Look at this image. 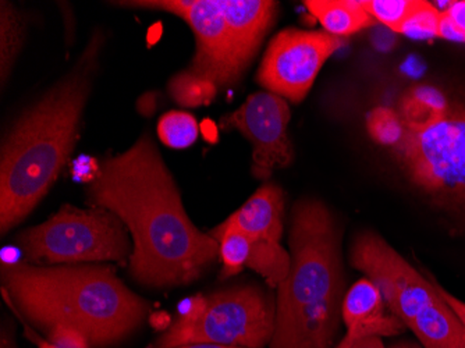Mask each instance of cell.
Masks as SVG:
<instances>
[{
	"label": "cell",
	"instance_id": "d6986e66",
	"mask_svg": "<svg viewBox=\"0 0 465 348\" xmlns=\"http://www.w3.org/2000/svg\"><path fill=\"white\" fill-rule=\"evenodd\" d=\"M446 114V104L440 94L430 88H417L403 102L404 130L414 132L435 122Z\"/></svg>",
	"mask_w": 465,
	"mask_h": 348
},
{
	"label": "cell",
	"instance_id": "ba28073f",
	"mask_svg": "<svg viewBox=\"0 0 465 348\" xmlns=\"http://www.w3.org/2000/svg\"><path fill=\"white\" fill-rule=\"evenodd\" d=\"M400 151L412 182L436 197L461 205L465 200V112L404 130Z\"/></svg>",
	"mask_w": 465,
	"mask_h": 348
},
{
	"label": "cell",
	"instance_id": "ac0fdd59",
	"mask_svg": "<svg viewBox=\"0 0 465 348\" xmlns=\"http://www.w3.org/2000/svg\"><path fill=\"white\" fill-rule=\"evenodd\" d=\"M25 38V23L15 7L7 2L0 4V77L2 85L10 77Z\"/></svg>",
	"mask_w": 465,
	"mask_h": 348
},
{
	"label": "cell",
	"instance_id": "44dd1931",
	"mask_svg": "<svg viewBox=\"0 0 465 348\" xmlns=\"http://www.w3.org/2000/svg\"><path fill=\"white\" fill-rule=\"evenodd\" d=\"M169 91L172 98L182 106L197 107L211 104L218 93V86L184 70L172 78Z\"/></svg>",
	"mask_w": 465,
	"mask_h": 348
},
{
	"label": "cell",
	"instance_id": "7c38bea8",
	"mask_svg": "<svg viewBox=\"0 0 465 348\" xmlns=\"http://www.w3.org/2000/svg\"><path fill=\"white\" fill-rule=\"evenodd\" d=\"M341 319L347 333L357 339L397 336L406 331L403 322L391 313L382 293L368 277L358 280L344 295Z\"/></svg>",
	"mask_w": 465,
	"mask_h": 348
},
{
	"label": "cell",
	"instance_id": "2e32d148",
	"mask_svg": "<svg viewBox=\"0 0 465 348\" xmlns=\"http://www.w3.org/2000/svg\"><path fill=\"white\" fill-rule=\"evenodd\" d=\"M219 243V258L222 261V277L236 276L245 268L250 259L252 242L242 229L226 221L211 233Z\"/></svg>",
	"mask_w": 465,
	"mask_h": 348
},
{
	"label": "cell",
	"instance_id": "836d02e7",
	"mask_svg": "<svg viewBox=\"0 0 465 348\" xmlns=\"http://www.w3.org/2000/svg\"><path fill=\"white\" fill-rule=\"evenodd\" d=\"M391 348H418L417 345L414 344H407V343H403V344L393 345Z\"/></svg>",
	"mask_w": 465,
	"mask_h": 348
},
{
	"label": "cell",
	"instance_id": "d4e9b609",
	"mask_svg": "<svg viewBox=\"0 0 465 348\" xmlns=\"http://www.w3.org/2000/svg\"><path fill=\"white\" fill-rule=\"evenodd\" d=\"M438 36L465 42V0L453 2L448 10L441 13Z\"/></svg>",
	"mask_w": 465,
	"mask_h": 348
},
{
	"label": "cell",
	"instance_id": "7402d4cb",
	"mask_svg": "<svg viewBox=\"0 0 465 348\" xmlns=\"http://www.w3.org/2000/svg\"><path fill=\"white\" fill-rule=\"evenodd\" d=\"M371 17L399 33L400 27L420 6L417 0H362Z\"/></svg>",
	"mask_w": 465,
	"mask_h": 348
},
{
	"label": "cell",
	"instance_id": "3957f363",
	"mask_svg": "<svg viewBox=\"0 0 465 348\" xmlns=\"http://www.w3.org/2000/svg\"><path fill=\"white\" fill-rule=\"evenodd\" d=\"M2 282L10 303L31 323L45 332L57 324L77 329L93 348L129 337L151 310L109 266L4 263Z\"/></svg>",
	"mask_w": 465,
	"mask_h": 348
},
{
	"label": "cell",
	"instance_id": "e0dca14e",
	"mask_svg": "<svg viewBox=\"0 0 465 348\" xmlns=\"http://www.w3.org/2000/svg\"><path fill=\"white\" fill-rule=\"evenodd\" d=\"M247 268L252 269L265 279L269 286L278 289L286 280L292 268V255L282 247L281 243L252 240Z\"/></svg>",
	"mask_w": 465,
	"mask_h": 348
},
{
	"label": "cell",
	"instance_id": "52a82bcc",
	"mask_svg": "<svg viewBox=\"0 0 465 348\" xmlns=\"http://www.w3.org/2000/svg\"><path fill=\"white\" fill-rule=\"evenodd\" d=\"M276 324V303L255 286L232 287L209 295L205 313L193 323H173L155 348L187 344H219L263 348L271 344Z\"/></svg>",
	"mask_w": 465,
	"mask_h": 348
},
{
	"label": "cell",
	"instance_id": "7a4b0ae2",
	"mask_svg": "<svg viewBox=\"0 0 465 348\" xmlns=\"http://www.w3.org/2000/svg\"><path fill=\"white\" fill-rule=\"evenodd\" d=\"M104 35L96 31L74 67L10 128L0 156V232L34 211L57 180L77 141L98 69Z\"/></svg>",
	"mask_w": 465,
	"mask_h": 348
},
{
	"label": "cell",
	"instance_id": "4316f807",
	"mask_svg": "<svg viewBox=\"0 0 465 348\" xmlns=\"http://www.w3.org/2000/svg\"><path fill=\"white\" fill-rule=\"evenodd\" d=\"M438 290L439 293H440L441 297H443V300L448 303L449 307L453 310V313H456L457 318L461 321V323L464 324L465 328V303H462V301H460L459 298L451 295L450 293L446 292V290L443 289V287L439 286V284Z\"/></svg>",
	"mask_w": 465,
	"mask_h": 348
},
{
	"label": "cell",
	"instance_id": "9c48e42d",
	"mask_svg": "<svg viewBox=\"0 0 465 348\" xmlns=\"http://www.w3.org/2000/svg\"><path fill=\"white\" fill-rule=\"evenodd\" d=\"M119 5L162 10L182 17L197 39V52L185 72L218 88L236 83L251 62L224 20L219 0H143Z\"/></svg>",
	"mask_w": 465,
	"mask_h": 348
},
{
	"label": "cell",
	"instance_id": "d6a6232c",
	"mask_svg": "<svg viewBox=\"0 0 465 348\" xmlns=\"http://www.w3.org/2000/svg\"><path fill=\"white\" fill-rule=\"evenodd\" d=\"M36 344H38V348H56L48 342V340H41L38 337H35Z\"/></svg>",
	"mask_w": 465,
	"mask_h": 348
},
{
	"label": "cell",
	"instance_id": "5b68a950",
	"mask_svg": "<svg viewBox=\"0 0 465 348\" xmlns=\"http://www.w3.org/2000/svg\"><path fill=\"white\" fill-rule=\"evenodd\" d=\"M351 265L382 293L391 313L425 348H465V328L438 284L412 268L381 235L364 232L350 251Z\"/></svg>",
	"mask_w": 465,
	"mask_h": 348
},
{
	"label": "cell",
	"instance_id": "e575fe53",
	"mask_svg": "<svg viewBox=\"0 0 465 348\" xmlns=\"http://www.w3.org/2000/svg\"><path fill=\"white\" fill-rule=\"evenodd\" d=\"M461 205H465V200H464V201H462V204H461Z\"/></svg>",
	"mask_w": 465,
	"mask_h": 348
},
{
	"label": "cell",
	"instance_id": "4fadbf2b",
	"mask_svg": "<svg viewBox=\"0 0 465 348\" xmlns=\"http://www.w3.org/2000/svg\"><path fill=\"white\" fill-rule=\"evenodd\" d=\"M284 195L276 184H263L227 221L252 240L281 243L283 234Z\"/></svg>",
	"mask_w": 465,
	"mask_h": 348
},
{
	"label": "cell",
	"instance_id": "4dcf8cb0",
	"mask_svg": "<svg viewBox=\"0 0 465 348\" xmlns=\"http://www.w3.org/2000/svg\"><path fill=\"white\" fill-rule=\"evenodd\" d=\"M177 348H242V347H229V345H219V344H187L182 345Z\"/></svg>",
	"mask_w": 465,
	"mask_h": 348
},
{
	"label": "cell",
	"instance_id": "f1b7e54d",
	"mask_svg": "<svg viewBox=\"0 0 465 348\" xmlns=\"http://www.w3.org/2000/svg\"><path fill=\"white\" fill-rule=\"evenodd\" d=\"M200 130L203 132V137L208 141H215L216 137H218V127H216L213 122L205 120V122L201 124Z\"/></svg>",
	"mask_w": 465,
	"mask_h": 348
},
{
	"label": "cell",
	"instance_id": "9a60e30c",
	"mask_svg": "<svg viewBox=\"0 0 465 348\" xmlns=\"http://www.w3.org/2000/svg\"><path fill=\"white\" fill-rule=\"evenodd\" d=\"M326 33L344 38L373 25V18L358 0H310L304 2Z\"/></svg>",
	"mask_w": 465,
	"mask_h": 348
},
{
	"label": "cell",
	"instance_id": "277c9868",
	"mask_svg": "<svg viewBox=\"0 0 465 348\" xmlns=\"http://www.w3.org/2000/svg\"><path fill=\"white\" fill-rule=\"evenodd\" d=\"M292 268L278 287L271 348H331L341 319V240L325 204L302 200L292 212Z\"/></svg>",
	"mask_w": 465,
	"mask_h": 348
},
{
	"label": "cell",
	"instance_id": "ffe728a7",
	"mask_svg": "<svg viewBox=\"0 0 465 348\" xmlns=\"http://www.w3.org/2000/svg\"><path fill=\"white\" fill-rule=\"evenodd\" d=\"M158 134L162 143L169 148L184 149L197 141L200 125L195 117L187 112H169L159 120Z\"/></svg>",
	"mask_w": 465,
	"mask_h": 348
},
{
	"label": "cell",
	"instance_id": "484cf974",
	"mask_svg": "<svg viewBox=\"0 0 465 348\" xmlns=\"http://www.w3.org/2000/svg\"><path fill=\"white\" fill-rule=\"evenodd\" d=\"M48 342L56 348H93L90 340L77 329L57 324L46 332Z\"/></svg>",
	"mask_w": 465,
	"mask_h": 348
},
{
	"label": "cell",
	"instance_id": "cb8c5ba5",
	"mask_svg": "<svg viewBox=\"0 0 465 348\" xmlns=\"http://www.w3.org/2000/svg\"><path fill=\"white\" fill-rule=\"evenodd\" d=\"M441 12L430 2H420L414 13L407 18L399 33L415 39H428L438 36Z\"/></svg>",
	"mask_w": 465,
	"mask_h": 348
},
{
	"label": "cell",
	"instance_id": "30bf717a",
	"mask_svg": "<svg viewBox=\"0 0 465 348\" xmlns=\"http://www.w3.org/2000/svg\"><path fill=\"white\" fill-rule=\"evenodd\" d=\"M343 44V38L326 31L286 28L269 44L258 70V83L268 93L300 104L326 60Z\"/></svg>",
	"mask_w": 465,
	"mask_h": 348
},
{
	"label": "cell",
	"instance_id": "1f68e13d",
	"mask_svg": "<svg viewBox=\"0 0 465 348\" xmlns=\"http://www.w3.org/2000/svg\"><path fill=\"white\" fill-rule=\"evenodd\" d=\"M355 339H357V336H354V334L346 333V336H344L343 339H341V342L334 348H349L350 344H351Z\"/></svg>",
	"mask_w": 465,
	"mask_h": 348
},
{
	"label": "cell",
	"instance_id": "f546056e",
	"mask_svg": "<svg viewBox=\"0 0 465 348\" xmlns=\"http://www.w3.org/2000/svg\"><path fill=\"white\" fill-rule=\"evenodd\" d=\"M0 348H15V342H13L12 334L9 333L6 328L2 329V339H0Z\"/></svg>",
	"mask_w": 465,
	"mask_h": 348
},
{
	"label": "cell",
	"instance_id": "6da1fadb",
	"mask_svg": "<svg viewBox=\"0 0 465 348\" xmlns=\"http://www.w3.org/2000/svg\"><path fill=\"white\" fill-rule=\"evenodd\" d=\"M91 205L116 214L132 233L130 273L143 286H185L219 256V243L200 232L183 206L172 173L150 134L104 159L87 188Z\"/></svg>",
	"mask_w": 465,
	"mask_h": 348
},
{
	"label": "cell",
	"instance_id": "83f0119b",
	"mask_svg": "<svg viewBox=\"0 0 465 348\" xmlns=\"http://www.w3.org/2000/svg\"><path fill=\"white\" fill-rule=\"evenodd\" d=\"M349 348H386L382 337L370 336L355 339Z\"/></svg>",
	"mask_w": 465,
	"mask_h": 348
},
{
	"label": "cell",
	"instance_id": "5bb4252c",
	"mask_svg": "<svg viewBox=\"0 0 465 348\" xmlns=\"http://www.w3.org/2000/svg\"><path fill=\"white\" fill-rule=\"evenodd\" d=\"M219 4L242 51L252 59L273 21L278 4L269 0H219Z\"/></svg>",
	"mask_w": 465,
	"mask_h": 348
},
{
	"label": "cell",
	"instance_id": "603a6c76",
	"mask_svg": "<svg viewBox=\"0 0 465 348\" xmlns=\"http://www.w3.org/2000/svg\"><path fill=\"white\" fill-rule=\"evenodd\" d=\"M368 133L383 145H394L404 135V127L396 112L389 107H375L367 116Z\"/></svg>",
	"mask_w": 465,
	"mask_h": 348
},
{
	"label": "cell",
	"instance_id": "8fae6325",
	"mask_svg": "<svg viewBox=\"0 0 465 348\" xmlns=\"http://www.w3.org/2000/svg\"><path fill=\"white\" fill-rule=\"evenodd\" d=\"M290 107L284 98L262 91L248 96L232 114L222 117V128L239 130L252 144V174L268 180L294 158L289 138Z\"/></svg>",
	"mask_w": 465,
	"mask_h": 348
},
{
	"label": "cell",
	"instance_id": "8992f818",
	"mask_svg": "<svg viewBox=\"0 0 465 348\" xmlns=\"http://www.w3.org/2000/svg\"><path fill=\"white\" fill-rule=\"evenodd\" d=\"M25 263L39 266L130 261L133 247L124 224L104 208L64 205L48 221L17 235Z\"/></svg>",
	"mask_w": 465,
	"mask_h": 348
}]
</instances>
